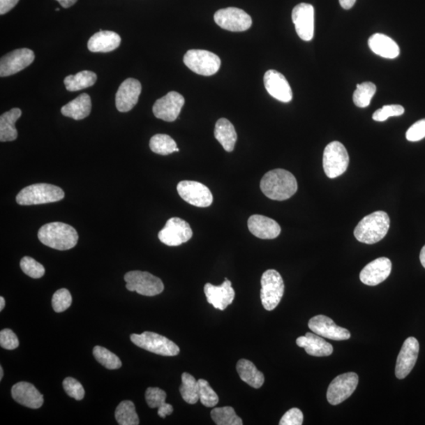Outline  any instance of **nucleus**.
I'll return each instance as SVG.
<instances>
[{
  "label": "nucleus",
  "instance_id": "1",
  "mask_svg": "<svg viewBox=\"0 0 425 425\" xmlns=\"http://www.w3.org/2000/svg\"><path fill=\"white\" fill-rule=\"evenodd\" d=\"M260 188L263 194L269 199L283 201L290 199L297 193L298 184L292 172L276 169L264 175Z\"/></svg>",
  "mask_w": 425,
  "mask_h": 425
},
{
  "label": "nucleus",
  "instance_id": "2",
  "mask_svg": "<svg viewBox=\"0 0 425 425\" xmlns=\"http://www.w3.org/2000/svg\"><path fill=\"white\" fill-rule=\"evenodd\" d=\"M40 241L49 248L70 250L77 245L78 234L75 228L63 223H52L43 225L38 232Z\"/></svg>",
  "mask_w": 425,
  "mask_h": 425
},
{
  "label": "nucleus",
  "instance_id": "3",
  "mask_svg": "<svg viewBox=\"0 0 425 425\" xmlns=\"http://www.w3.org/2000/svg\"><path fill=\"white\" fill-rule=\"evenodd\" d=\"M389 216L385 211H375L363 218L355 230L359 242L374 244L383 239L390 228Z\"/></svg>",
  "mask_w": 425,
  "mask_h": 425
},
{
  "label": "nucleus",
  "instance_id": "4",
  "mask_svg": "<svg viewBox=\"0 0 425 425\" xmlns=\"http://www.w3.org/2000/svg\"><path fill=\"white\" fill-rule=\"evenodd\" d=\"M65 197L64 190L49 184H35L23 188L16 197L18 204L32 206L58 202Z\"/></svg>",
  "mask_w": 425,
  "mask_h": 425
},
{
  "label": "nucleus",
  "instance_id": "5",
  "mask_svg": "<svg viewBox=\"0 0 425 425\" xmlns=\"http://www.w3.org/2000/svg\"><path fill=\"white\" fill-rule=\"evenodd\" d=\"M131 338L137 347L154 354L172 357L180 353V348L176 343L156 332L144 331L142 334H133Z\"/></svg>",
  "mask_w": 425,
  "mask_h": 425
},
{
  "label": "nucleus",
  "instance_id": "6",
  "mask_svg": "<svg viewBox=\"0 0 425 425\" xmlns=\"http://www.w3.org/2000/svg\"><path fill=\"white\" fill-rule=\"evenodd\" d=\"M261 301L267 311H274L279 305L285 292V283L281 274L275 269H268L261 280Z\"/></svg>",
  "mask_w": 425,
  "mask_h": 425
},
{
  "label": "nucleus",
  "instance_id": "7",
  "mask_svg": "<svg viewBox=\"0 0 425 425\" xmlns=\"http://www.w3.org/2000/svg\"><path fill=\"white\" fill-rule=\"evenodd\" d=\"M349 156L346 147L341 142L334 141L326 146L323 155V167L329 178L341 176L347 171Z\"/></svg>",
  "mask_w": 425,
  "mask_h": 425
},
{
  "label": "nucleus",
  "instance_id": "8",
  "mask_svg": "<svg viewBox=\"0 0 425 425\" xmlns=\"http://www.w3.org/2000/svg\"><path fill=\"white\" fill-rule=\"evenodd\" d=\"M126 288L144 297H155L164 290L161 279L150 273L143 271H131L125 275Z\"/></svg>",
  "mask_w": 425,
  "mask_h": 425
},
{
  "label": "nucleus",
  "instance_id": "9",
  "mask_svg": "<svg viewBox=\"0 0 425 425\" xmlns=\"http://www.w3.org/2000/svg\"><path fill=\"white\" fill-rule=\"evenodd\" d=\"M184 63L197 75L212 76L221 66L217 54L206 50H189L184 57Z\"/></svg>",
  "mask_w": 425,
  "mask_h": 425
},
{
  "label": "nucleus",
  "instance_id": "10",
  "mask_svg": "<svg viewBox=\"0 0 425 425\" xmlns=\"http://www.w3.org/2000/svg\"><path fill=\"white\" fill-rule=\"evenodd\" d=\"M193 236L192 228L187 221L179 218L167 221L163 229L158 233L160 241L170 246H180L188 241Z\"/></svg>",
  "mask_w": 425,
  "mask_h": 425
},
{
  "label": "nucleus",
  "instance_id": "11",
  "mask_svg": "<svg viewBox=\"0 0 425 425\" xmlns=\"http://www.w3.org/2000/svg\"><path fill=\"white\" fill-rule=\"evenodd\" d=\"M177 192L189 204L197 207H208L213 203L211 190L204 184L193 181H183L177 184Z\"/></svg>",
  "mask_w": 425,
  "mask_h": 425
},
{
  "label": "nucleus",
  "instance_id": "12",
  "mask_svg": "<svg viewBox=\"0 0 425 425\" xmlns=\"http://www.w3.org/2000/svg\"><path fill=\"white\" fill-rule=\"evenodd\" d=\"M359 375L355 373H348L338 375L330 384L327 392V399L331 405L342 403L355 392L359 385Z\"/></svg>",
  "mask_w": 425,
  "mask_h": 425
},
{
  "label": "nucleus",
  "instance_id": "13",
  "mask_svg": "<svg viewBox=\"0 0 425 425\" xmlns=\"http://www.w3.org/2000/svg\"><path fill=\"white\" fill-rule=\"evenodd\" d=\"M214 21L221 28L231 32H243L251 28L252 20L241 9L228 8L219 10L214 15Z\"/></svg>",
  "mask_w": 425,
  "mask_h": 425
},
{
  "label": "nucleus",
  "instance_id": "14",
  "mask_svg": "<svg viewBox=\"0 0 425 425\" xmlns=\"http://www.w3.org/2000/svg\"><path fill=\"white\" fill-rule=\"evenodd\" d=\"M34 59L35 54L30 49H17L2 57L0 61V76L14 75L32 64Z\"/></svg>",
  "mask_w": 425,
  "mask_h": 425
},
{
  "label": "nucleus",
  "instance_id": "15",
  "mask_svg": "<svg viewBox=\"0 0 425 425\" xmlns=\"http://www.w3.org/2000/svg\"><path fill=\"white\" fill-rule=\"evenodd\" d=\"M184 102L182 95L177 91H170L154 104L153 113L158 119L174 121L180 115Z\"/></svg>",
  "mask_w": 425,
  "mask_h": 425
},
{
  "label": "nucleus",
  "instance_id": "16",
  "mask_svg": "<svg viewBox=\"0 0 425 425\" xmlns=\"http://www.w3.org/2000/svg\"><path fill=\"white\" fill-rule=\"evenodd\" d=\"M292 21L299 38L311 41L314 33V8L311 4L301 3L292 10Z\"/></svg>",
  "mask_w": 425,
  "mask_h": 425
},
{
  "label": "nucleus",
  "instance_id": "17",
  "mask_svg": "<svg viewBox=\"0 0 425 425\" xmlns=\"http://www.w3.org/2000/svg\"><path fill=\"white\" fill-rule=\"evenodd\" d=\"M419 350L420 345L416 338H406L397 358L396 375L398 379H404L410 373L416 364Z\"/></svg>",
  "mask_w": 425,
  "mask_h": 425
},
{
  "label": "nucleus",
  "instance_id": "18",
  "mask_svg": "<svg viewBox=\"0 0 425 425\" xmlns=\"http://www.w3.org/2000/svg\"><path fill=\"white\" fill-rule=\"evenodd\" d=\"M310 329L314 334L332 341H347L350 338V331L340 327L332 320L325 315L312 318L308 323Z\"/></svg>",
  "mask_w": 425,
  "mask_h": 425
},
{
  "label": "nucleus",
  "instance_id": "19",
  "mask_svg": "<svg viewBox=\"0 0 425 425\" xmlns=\"http://www.w3.org/2000/svg\"><path fill=\"white\" fill-rule=\"evenodd\" d=\"M142 86L137 80L128 78L120 85L116 94V107L120 112H128L137 105Z\"/></svg>",
  "mask_w": 425,
  "mask_h": 425
},
{
  "label": "nucleus",
  "instance_id": "20",
  "mask_svg": "<svg viewBox=\"0 0 425 425\" xmlns=\"http://www.w3.org/2000/svg\"><path fill=\"white\" fill-rule=\"evenodd\" d=\"M264 88L268 94L283 103L292 100V90L285 76L274 70H268L264 76Z\"/></svg>",
  "mask_w": 425,
  "mask_h": 425
},
{
  "label": "nucleus",
  "instance_id": "21",
  "mask_svg": "<svg viewBox=\"0 0 425 425\" xmlns=\"http://www.w3.org/2000/svg\"><path fill=\"white\" fill-rule=\"evenodd\" d=\"M392 262L389 258L382 257L368 263L360 274V280L368 286H375L384 282L392 272Z\"/></svg>",
  "mask_w": 425,
  "mask_h": 425
},
{
  "label": "nucleus",
  "instance_id": "22",
  "mask_svg": "<svg viewBox=\"0 0 425 425\" xmlns=\"http://www.w3.org/2000/svg\"><path fill=\"white\" fill-rule=\"evenodd\" d=\"M204 293L207 301L215 309L225 311L228 306L232 304L235 298V291L232 287V282L227 278L221 286H214L207 283L204 287Z\"/></svg>",
  "mask_w": 425,
  "mask_h": 425
},
{
  "label": "nucleus",
  "instance_id": "23",
  "mask_svg": "<svg viewBox=\"0 0 425 425\" xmlns=\"http://www.w3.org/2000/svg\"><path fill=\"white\" fill-rule=\"evenodd\" d=\"M11 395L17 403L31 409H39L44 404V396L28 382L15 385L12 387Z\"/></svg>",
  "mask_w": 425,
  "mask_h": 425
},
{
  "label": "nucleus",
  "instance_id": "24",
  "mask_svg": "<svg viewBox=\"0 0 425 425\" xmlns=\"http://www.w3.org/2000/svg\"><path fill=\"white\" fill-rule=\"evenodd\" d=\"M248 229L253 235L262 239H273L278 237L281 228L272 218L263 215H252L248 219Z\"/></svg>",
  "mask_w": 425,
  "mask_h": 425
},
{
  "label": "nucleus",
  "instance_id": "25",
  "mask_svg": "<svg viewBox=\"0 0 425 425\" xmlns=\"http://www.w3.org/2000/svg\"><path fill=\"white\" fill-rule=\"evenodd\" d=\"M299 348H304L306 352L314 357H327L334 353V347L325 341L322 336L311 332H307L304 336L297 340Z\"/></svg>",
  "mask_w": 425,
  "mask_h": 425
},
{
  "label": "nucleus",
  "instance_id": "26",
  "mask_svg": "<svg viewBox=\"0 0 425 425\" xmlns=\"http://www.w3.org/2000/svg\"><path fill=\"white\" fill-rule=\"evenodd\" d=\"M121 39L118 33L112 31H100L89 39V50L91 52L107 53L115 50L121 45Z\"/></svg>",
  "mask_w": 425,
  "mask_h": 425
},
{
  "label": "nucleus",
  "instance_id": "27",
  "mask_svg": "<svg viewBox=\"0 0 425 425\" xmlns=\"http://www.w3.org/2000/svg\"><path fill=\"white\" fill-rule=\"evenodd\" d=\"M368 44L375 54L385 59H396L400 53L397 43L385 34H373L369 38Z\"/></svg>",
  "mask_w": 425,
  "mask_h": 425
},
{
  "label": "nucleus",
  "instance_id": "28",
  "mask_svg": "<svg viewBox=\"0 0 425 425\" xmlns=\"http://www.w3.org/2000/svg\"><path fill=\"white\" fill-rule=\"evenodd\" d=\"M91 98L88 94H83L61 107V112L68 118L82 120L87 118L91 113Z\"/></svg>",
  "mask_w": 425,
  "mask_h": 425
},
{
  "label": "nucleus",
  "instance_id": "29",
  "mask_svg": "<svg viewBox=\"0 0 425 425\" xmlns=\"http://www.w3.org/2000/svg\"><path fill=\"white\" fill-rule=\"evenodd\" d=\"M214 137L226 151L232 152L234 150L237 133L235 127L229 120L221 119L217 121L214 128Z\"/></svg>",
  "mask_w": 425,
  "mask_h": 425
},
{
  "label": "nucleus",
  "instance_id": "30",
  "mask_svg": "<svg viewBox=\"0 0 425 425\" xmlns=\"http://www.w3.org/2000/svg\"><path fill=\"white\" fill-rule=\"evenodd\" d=\"M22 114L20 108H14L0 117V141L8 142L17 139L15 123L20 119Z\"/></svg>",
  "mask_w": 425,
  "mask_h": 425
},
{
  "label": "nucleus",
  "instance_id": "31",
  "mask_svg": "<svg viewBox=\"0 0 425 425\" xmlns=\"http://www.w3.org/2000/svg\"><path fill=\"white\" fill-rule=\"evenodd\" d=\"M237 371L240 379L252 387L260 388L264 382V375L258 371L251 361L240 359L237 362Z\"/></svg>",
  "mask_w": 425,
  "mask_h": 425
},
{
  "label": "nucleus",
  "instance_id": "32",
  "mask_svg": "<svg viewBox=\"0 0 425 425\" xmlns=\"http://www.w3.org/2000/svg\"><path fill=\"white\" fill-rule=\"evenodd\" d=\"M145 398L150 408L158 409V415L160 417L165 418L174 412V408L170 404L165 403L166 393L158 387L147 388Z\"/></svg>",
  "mask_w": 425,
  "mask_h": 425
},
{
  "label": "nucleus",
  "instance_id": "33",
  "mask_svg": "<svg viewBox=\"0 0 425 425\" xmlns=\"http://www.w3.org/2000/svg\"><path fill=\"white\" fill-rule=\"evenodd\" d=\"M97 75L94 72L84 70L76 75H70L65 78L66 89L69 91H77L94 86L96 82Z\"/></svg>",
  "mask_w": 425,
  "mask_h": 425
},
{
  "label": "nucleus",
  "instance_id": "34",
  "mask_svg": "<svg viewBox=\"0 0 425 425\" xmlns=\"http://www.w3.org/2000/svg\"><path fill=\"white\" fill-rule=\"evenodd\" d=\"M182 385L180 392L183 399L188 404H195L200 400V387L193 375L184 373L181 377Z\"/></svg>",
  "mask_w": 425,
  "mask_h": 425
},
{
  "label": "nucleus",
  "instance_id": "35",
  "mask_svg": "<svg viewBox=\"0 0 425 425\" xmlns=\"http://www.w3.org/2000/svg\"><path fill=\"white\" fill-rule=\"evenodd\" d=\"M151 150L158 155L168 156L176 152L177 145L175 140L165 134L154 135L150 140Z\"/></svg>",
  "mask_w": 425,
  "mask_h": 425
},
{
  "label": "nucleus",
  "instance_id": "36",
  "mask_svg": "<svg viewBox=\"0 0 425 425\" xmlns=\"http://www.w3.org/2000/svg\"><path fill=\"white\" fill-rule=\"evenodd\" d=\"M115 418L120 425H138L140 420L135 405L131 401H123L115 410Z\"/></svg>",
  "mask_w": 425,
  "mask_h": 425
},
{
  "label": "nucleus",
  "instance_id": "37",
  "mask_svg": "<svg viewBox=\"0 0 425 425\" xmlns=\"http://www.w3.org/2000/svg\"><path fill=\"white\" fill-rule=\"evenodd\" d=\"M212 420L218 425H242V419L239 417L231 406L215 408L211 412Z\"/></svg>",
  "mask_w": 425,
  "mask_h": 425
},
{
  "label": "nucleus",
  "instance_id": "38",
  "mask_svg": "<svg viewBox=\"0 0 425 425\" xmlns=\"http://www.w3.org/2000/svg\"><path fill=\"white\" fill-rule=\"evenodd\" d=\"M377 91V87L372 82H364L357 85L354 92L353 101L357 107L365 108L371 104L372 98Z\"/></svg>",
  "mask_w": 425,
  "mask_h": 425
},
{
  "label": "nucleus",
  "instance_id": "39",
  "mask_svg": "<svg viewBox=\"0 0 425 425\" xmlns=\"http://www.w3.org/2000/svg\"><path fill=\"white\" fill-rule=\"evenodd\" d=\"M94 355L98 362L108 369H118L122 363L118 356L107 348L96 346L94 349Z\"/></svg>",
  "mask_w": 425,
  "mask_h": 425
},
{
  "label": "nucleus",
  "instance_id": "40",
  "mask_svg": "<svg viewBox=\"0 0 425 425\" xmlns=\"http://www.w3.org/2000/svg\"><path fill=\"white\" fill-rule=\"evenodd\" d=\"M200 391V400L203 405L206 408H214L219 402V398L217 393L213 390V388L209 385L208 381L200 379L198 380Z\"/></svg>",
  "mask_w": 425,
  "mask_h": 425
},
{
  "label": "nucleus",
  "instance_id": "41",
  "mask_svg": "<svg viewBox=\"0 0 425 425\" xmlns=\"http://www.w3.org/2000/svg\"><path fill=\"white\" fill-rule=\"evenodd\" d=\"M20 267L24 274L34 279L41 278L45 274L43 264L31 257H24L21 260Z\"/></svg>",
  "mask_w": 425,
  "mask_h": 425
},
{
  "label": "nucleus",
  "instance_id": "42",
  "mask_svg": "<svg viewBox=\"0 0 425 425\" xmlns=\"http://www.w3.org/2000/svg\"><path fill=\"white\" fill-rule=\"evenodd\" d=\"M72 304V297L66 288L59 289L53 294L52 307L55 312L61 313L68 309Z\"/></svg>",
  "mask_w": 425,
  "mask_h": 425
},
{
  "label": "nucleus",
  "instance_id": "43",
  "mask_svg": "<svg viewBox=\"0 0 425 425\" xmlns=\"http://www.w3.org/2000/svg\"><path fill=\"white\" fill-rule=\"evenodd\" d=\"M405 110L400 105H387L383 107L375 110L373 115V119L375 121H385L389 117H398L404 114Z\"/></svg>",
  "mask_w": 425,
  "mask_h": 425
},
{
  "label": "nucleus",
  "instance_id": "44",
  "mask_svg": "<svg viewBox=\"0 0 425 425\" xmlns=\"http://www.w3.org/2000/svg\"><path fill=\"white\" fill-rule=\"evenodd\" d=\"M63 385L68 396L78 400V401L84 398L85 392L79 381L72 378H67L64 380Z\"/></svg>",
  "mask_w": 425,
  "mask_h": 425
},
{
  "label": "nucleus",
  "instance_id": "45",
  "mask_svg": "<svg viewBox=\"0 0 425 425\" xmlns=\"http://www.w3.org/2000/svg\"><path fill=\"white\" fill-rule=\"evenodd\" d=\"M0 346L7 350H14L20 346V341L13 331L6 329L0 331Z\"/></svg>",
  "mask_w": 425,
  "mask_h": 425
},
{
  "label": "nucleus",
  "instance_id": "46",
  "mask_svg": "<svg viewBox=\"0 0 425 425\" xmlns=\"http://www.w3.org/2000/svg\"><path fill=\"white\" fill-rule=\"evenodd\" d=\"M304 423V414L298 408L287 411L281 418L280 425H301Z\"/></svg>",
  "mask_w": 425,
  "mask_h": 425
},
{
  "label": "nucleus",
  "instance_id": "47",
  "mask_svg": "<svg viewBox=\"0 0 425 425\" xmlns=\"http://www.w3.org/2000/svg\"><path fill=\"white\" fill-rule=\"evenodd\" d=\"M406 139L410 142L422 140L425 137V119L417 121L406 132Z\"/></svg>",
  "mask_w": 425,
  "mask_h": 425
},
{
  "label": "nucleus",
  "instance_id": "48",
  "mask_svg": "<svg viewBox=\"0 0 425 425\" xmlns=\"http://www.w3.org/2000/svg\"><path fill=\"white\" fill-rule=\"evenodd\" d=\"M20 0H0V15H3L13 9Z\"/></svg>",
  "mask_w": 425,
  "mask_h": 425
},
{
  "label": "nucleus",
  "instance_id": "49",
  "mask_svg": "<svg viewBox=\"0 0 425 425\" xmlns=\"http://www.w3.org/2000/svg\"><path fill=\"white\" fill-rule=\"evenodd\" d=\"M356 0H340L341 7L345 10H349L354 7Z\"/></svg>",
  "mask_w": 425,
  "mask_h": 425
},
{
  "label": "nucleus",
  "instance_id": "50",
  "mask_svg": "<svg viewBox=\"0 0 425 425\" xmlns=\"http://www.w3.org/2000/svg\"><path fill=\"white\" fill-rule=\"evenodd\" d=\"M57 1L61 4V7L69 8L72 7L73 5H75L77 0H57Z\"/></svg>",
  "mask_w": 425,
  "mask_h": 425
},
{
  "label": "nucleus",
  "instance_id": "51",
  "mask_svg": "<svg viewBox=\"0 0 425 425\" xmlns=\"http://www.w3.org/2000/svg\"><path fill=\"white\" fill-rule=\"evenodd\" d=\"M420 260L423 267L425 269V245L423 246V248L421 251Z\"/></svg>",
  "mask_w": 425,
  "mask_h": 425
},
{
  "label": "nucleus",
  "instance_id": "52",
  "mask_svg": "<svg viewBox=\"0 0 425 425\" xmlns=\"http://www.w3.org/2000/svg\"><path fill=\"white\" fill-rule=\"evenodd\" d=\"M5 307V299L3 297H0V311H2Z\"/></svg>",
  "mask_w": 425,
  "mask_h": 425
},
{
  "label": "nucleus",
  "instance_id": "53",
  "mask_svg": "<svg viewBox=\"0 0 425 425\" xmlns=\"http://www.w3.org/2000/svg\"><path fill=\"white\" fill-rule=\"evenodd\" d=\"M3 378V369L2 366H0V380H2Z\"/></svg>",
  "mask_w": 425,
  "mask_h": 425
}]
</instances>
